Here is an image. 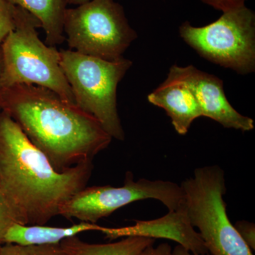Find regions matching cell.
Returning a JSON list of instances; mask_svg holds the SVG:
<instances>
[{"label":"cell","mask_w":255,"mask_h":255,"mask_svg":"<svg viewBox=\"0 0 255 255\" xmlns=\"http://www.w3.org/2000/svg\"><path fill=\"white\" fill-rule=\"evenodd\" d=\"M0 109L58 172L93 161L112 142L95 117L44 87L23 84L3 88Z\"/></svg>","instance_id":"6da1fadb"},{"label":"cell","mask_w":255,"mask_h":255,"mask_svg":"<svg viewBox=\"0 0 255 255\" xmlns=\"http://www.w3.org/2000/svg\"><path fill=\"white\" fill-rule=\"evenodd\" d=\"M92 160L58 172L7 114L0 112V187L22 225H45L87 187Z\"/></svg>","instance_id":"7a4b0ae2"},{"label":"cell","mask_w":255,"mask_h":255,"mask_svg":"<svg viewBox=\"0 0 255 255\" xmlns=\"http://www.w3.org/2000/svg\"><path fill=\"white\" fill-rule=\"evenodd\" d=\"M38 28H41L40 21L26 10L16 6L14 29L0 44L2 88L23 84L36 85L75 105L60 65V51L40 40Z\"/></svg>","instance_id":"3957f363"},{"label":"cell","mask_w":255,"mask_h":255,"mask_svg":"<svg viewBox=\"0 0 255 255\" xmlns=\"http://www.w3.org/2000/svg\"><path fill=\"white\" fill-rule=\"evenodd\" d=\"M60 65L75 105L95 117L112 138L124 140L117 110V87L132 65L126 58L109 61L75 50L60 51Z\"/></svg>","instance_id":"277c9868"},{"label":"cell","mask_w":255,"mask_h":255,"mask_svg":"<svg viewBox=\"0 0 255 255\" xmlns=\"http://www.w3.org/2000/svg\"><path fill=\"white\" fill-rule=\"evenodd\" d=\"M180 186L188 217L210 255H253L228 218L224 170L218 165L199 167Z\"/></svg>","instance_id":"5b68a950"},{"label":"cell","mask_w":255,"mask_h":255,"mask_svg":"<svg viewBox=\"0 0 255 255\" xmlns=\"http://www.w3.org/2000/svg\"><path fill=\"white\" fill-rule=\"evenodd\" d=\"M63 28L70 48L109 61L123 58L137 38L123 6L114 0H91L67 9Z\"/></svg>","instance_id":"8992f818"},{"label":"cell","mask_w":255,"mask_h":255,"mask_svg":"<svg viewBox=\"0 0 255 255\" xmlns=\"http://www.w3.org/2000/svg\"><path fill=\"white\" fill-rule=\"evenodd\" d=\"M179 35L203 58L246 75L255 70V14L246 5L223 12L214 22L195 27L188 21Z\"/></svg>","instance_id":"52a82bcc"},{"label":"cell","mask_w":255,"mask_h":255,"mask_svg":"<svg viewBox=\"0 0 255 255\" xmlns=\"http://www.w3.org/2000/svg\"><path fill=\"white\" fill-rule=\"evenodd\" d=\"M155 199L169 211H173L184 202L181 186L163 180L140 179L127 172L122 187L94 186L85 187L62 205L58 216L80 222L95 223L108 217L116 211L135 201Z\"/></svg>","instance_id":"ba28073f"},{"label":"cell","mask_w":255,"mask_h":255,"mask_svg":"<svg viewBox=\"0 0 255 255\" xmlns=\"http://www.w3.org/2000/svg\"><path fill=\"white\" fill-rule=\"evenodd\" d=\"M170 71L184 80L190 87L200 108L202 117L216 121L228 128L251 131L255 128L254 120L235 110L225 95L221 79L193 66L173 65Z\"/></svg>","instance_id":"9c48e42d"},{"label":"cell","mask_w":255,"mask_h":255,"mask_svg":"<svg viewBox=\"0 0 255 255\" xmlns=\"http://www.w3.org/2000/svg\"><path fill=\"white\" fill-rule=\"evenodd\" d=\"M100 232L111 241L131 236L155 240L162 238L176 242L194 254L209 253L200 235L189 221L184 202L177 209L169 211L168 214L159 219L135 221V225L127 227H102Z\"/></svg>","instance_id":"30bf717a"},{"label":"cell","mask_w":255,"mask_h":255,"mask_svg":"<svg viewBox=\"0 0 255 255\" xmlns=\"http://www.w3.org/2000/svg\"><path fill=\"white\" fill-rule=\"evenodd\" d=\"M147 100L165 111L180 135L187 134L193 122L202 117L190 87L170 70L165 81L147 96Z\"/></svg>","instance_id":"8fae6325"},{"label":"cell","mask_w":255,"mask_h":255,"mask_svg":"<svg viewBox=\"0 0 255 255\" xmlns=\"http://www.w3.org/2000/svg\"><path fill=\"white\" fill-rule=\"evenodd\" d=\"M103 226L95 223L80 222L70 227H50L44 225L15 223L5 234L3 243L21 246H46L60 244L66 238L87 231H100Z\"/></svg>","instance_id":"7c38bea8"},{"label":"cell","mask_w":255,"mask_h":255,"mask_svg":"<svg viewBox=\"0 0 255 255\" xmlns=\"http://www.w3.org/2000/svg\"><path fill=\"white\" fill-rule=\"evenodd\" d=\"M28 11L40 21L46 34V44L60 45L65 41L64 18L68 0H7Z\"/></svg>","instance_id":"4fadbf2b"},{"label":"cell","mask_w":255,"mask_h":255,"mask_svg":"<svg viewBox=\"0 0 255 255\" xmlns=\"http://www.w3.org/2000/svg\"><path fill=\"white\" fill-rule=\"evenodd\" d=\"M155 242L152 238L131 236L116 243L91 244L73 236L63 240L60 245L68 255H139Z\"/></svg>","instance_id":"5bb4252c"},{"label":"cell","mask_w":255,"mask_h":255,"mask_svg":"<svg viewBox=\"0 0 255 255\" xmlns=\"http://www.w3.org/2000/svg\"><path fill=\"white\" fill-rule=\"evenodd\" d=\"M1 245L0 255H68L61 245L46 246H21V245L5 243Z\"/></svg>","instance_id":"9a60e30c"},{"label":"cell","mask_w":255,"mask_h":255,"mask_svg":"<svg viewBox=\"0 0 255 255\" xmlns=\"http://www.w3.org/2000/svg\"><path fill=\"white\" fill-rule=\"evenodd\" d=\"M15 223L22 224L0 187V245L3 244L5 234Z\"/></svg>","instance_id":"2e32d148"},{"label":"cell","mask_w":255,"mask_h":255,"mask_svg":"<svg viewBox=\"0 0 255 255\" xmlns=\"http://www.w3.org/2000/svg\"><path fill=\"white\" fill-rule=\"evenodd\" d=\"M16 6L7 0H0V44L6 36L14 29Z\"/></svg>","instance_id":"e0dca14e"},{"label":"cell","mask_w":255,"mask_h":255,"mask_svg":"<svg viewBox=\"0 0 255 255\" xmlns=\"http://www.w3.org/2000/svg\"><path fill=\"white\" fill-rule=\"evenodd\" d=\"M238 233L251 251L255 250V226L254 223L246 221H238L234 225Z\"/></svg>","instance_id":"ac0fdd59"},{"label":"cell","mask_w":255,"mask_h":255,"mask_svg":"<svg viewBox=\"0 0 255 255\" xmlns=\"http://www.w3.org/2000/svg\"><path fill=\"white\" fill-rule=\"evenodd\" d=\"M204 4L212 6L223 12L230 11L246 5V0H201Z\"/></svg>","instance_id":"d6986e66"},{"label":"cell","mask_w":255,"mask_h":255,"mask_svg":"<svg viewBox=\"0 0 255 255\" xmlns=\"http://www.w3.org/2000/svg\"><path fill=\"white\" fill-rule=\"evenodd\" d=\"M172 248L168 243H162L157 248L150 246L142 251L139 255H172Z\"/></svg>","instance_id":"ffe728a7"},{"label":"cell","mask_w":255,"mask_h":255,"mask_svg":"<svg viewBox=\"0 0 255 255\" xmlns=\"http://www.w3.org/2000/svg\"><path fill=\"white\" fill-rule=\"evenodd\" d=\"M172 255H211L209 253L206 255H197L194 254V253H191L189 251H187L185 248H183L182 246L178 245L174 248L173 251H172Z\"/></svg>","instance_id":"44dd1931"},{"label":"cell","mask_w":255,"mask_h":255,"mask_svg":"<svg viewBox=\"0 0 255 255\" xmlns=\"http://www.w3.org/2000/svg\"><path fill=\"white\" fill-rule=\"evenodd\" d=\"M90 1H91V0H68V4L79 6V5L85 4V3L88 2Z\"/></svg>","instance_id":"7402d4cb"},{"label":"cell","mask_w":255,"mask_h":255,"mask_svg":"<svg viewBox=\"0 0 255 255\" xmlns=\"http://www.w3.org/2000/svg\"><path fill=\"white\" fill-rule=\"evenodd\" d=\"M1 70H2V65H1V50H0V96H1L3 89L2 85H1ZM0 112H1V109H0Z\"/></svg>","instance_id":"603a6c76"},{"label":"cell","mask_w":255,"mask_h":255,"mask_svg":"<svg viewBox=\"0 0 255 255\" xmlns=\"http://www.w3.org/2000/svg\"><path fill=\"white\" fill-rule=\"evenodd\" d=\"M0 247H1V245H0Z\"/></svg>","instance_id":"cb8c5ba5"}]
</instances>
